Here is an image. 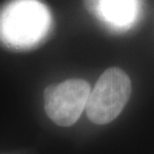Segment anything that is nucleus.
<instances>
[{
  "label": "nucleus",
  "mask_w": 154,
  "mask_h": 154,
  "mask_svg": "<svg viewBox=\"0 0 154 154\" xmlns=\"http://www.w3.org/2000/svg\"><path fill=\"white\" fill-rule=\"evenodd\" d=\"M51 16L40 0H11L0 9V42L15 50L33 48L49 32Z\"/></svg>",
  "instance_id": "f257e3e1"
},
{
  "label": "nucleus",
  "mask_w": 154,
  "mask_h": 154,
  "mask_svg": "<svg viewBox=\"0 0 154 154\" xmlns=\"http://www.w3.org/2000/svg\"><path fill=\"white\" fill-rule=\"evenodd\" d=\"M131 95V81L119 67H110L90 90L86 106L89 120L96 125L113 121L122 112Z\"/></svg>",
  "instance_id": "f03ea898"
},
{
  "label": "nucleus",
  "mask_w": 154,
  "mask_h": 154,
  "mask_svg": "<svg viewBox=\"0 0 154 154\" xmlns=\"http://www.w3.org/2000/svg\"><path fill=\"white\" fill-rule=\"evenodd\" d=\"M90 90L89 83L82 79H70L48 86L44 94L48 118L61 127L72 126L86 110Z\"/></svg>",
  "instance_id": "7ed1b4c3"
},
{
  "label": "nucleus",
  "mask_w": 154,
  "mask_h": 154,
  "mask_svg": "<svg viewBox=\"0 0 154 154\" xmlns=\"http://www.w3.org/2000/svg\"><path fill=\"white\" fill-rule=\"evenodd\" d=\"M85 7L95 20L114 32L129 30L140 14V0H85Z\"/></svg>",
  "instance_id": "20e7f679"
}]
</instances>
